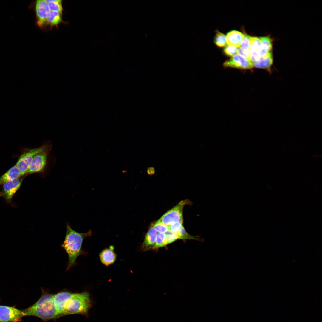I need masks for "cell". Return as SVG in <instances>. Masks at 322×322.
Instances as JSON below:
<instances>
[{
    "label": "cell",
    "instance_id": "1",
    "mask_svg": "<svg viewBox=\"0 0 322 322\" xmlns=\"http://www.w3.org/2000/svg\"><path fill=\"white\" fill-rule=\"evenodd\" d=\"M92 234L91 230L85 233H78L73 230L69 225H67L66 235L61 245L68 256L66 271L76 265L77 258L84 254L82 248L83 242L85 238L91 236Z\"/></svg>",
    "mask_w": 322,
    "mask_h": 322
},
{
    "label": "cell",
    "instance_id": "2",
    "mask_svg": "<svg viewBox=\"0 0 322 322\" xmlns=\"http://www.w3.org/2000/svg\"><path fill=\"white\" fill-rule=\"evenodd\" d=\"M54 295L42 289V295L38 300L23 310L25 316H34L44 320L60 317L54 303Z\"/></svg>",
    "mask_w": 322,
    "mask_h": 322
},
{
    "label": "cell",
    "instance_id": "3",
    "mask_svg": "<svg viewBox=\"0 0 322 322\" xmlns=\"http://www.w3.org/2000/svg\"><path fill=\"white\" fill-rule=\"evenodd\" d=\"M92 304L88 292L74 293L65 305L64 315L80 314L87 316Z\"/></svg>",
    "mask_w": 322,
    "mask_h": 322
},
{
    "label": "cell",
    "instance_id": "4",
    "mask_svg": "<svg viewBox=\"0 0 322 322\" xmlns=\"http://www.w3.org/2000/svg\"><path fill=\"white\" fill-rule=\"evenodd\" d=\"M51 148L50 143L45 144L44 148L34 157L29 165L27 174L42 172L46 165L48 154Z\"/></svg>",
    "mask_w": 322,
    "mask_h": 322
},
{
    "label": "cell",
    "instance_id": "5",
    "mask_svg": "<svg viewBox=\"0 0 322 322\" xmlns=\"http://www.w3.org/2000/svg\"><path fill=\"white\" fill-rule=\"evenodd\" d=\"M189 202L187 200L180 201L164 214L158 221L167 225L177 222L183 223V208L185 205L189 203Z\"/></svg>",
    "mask_w": 322,
    "mask_h": 322
},
{
    "label": "cell",
    "instance_id": "6",
    "mask_svg": "<svg viewBox=\"0 0 322 322\" xmlns=\"http://www.w3.org/2000/svg\"><path fill=\"white\" fill-rule=\"evenodd\" d=\"M44 145L38 148L27 150L20 156L15 165L22 176L27 174L28 167L34 157L44 148Z\"/></svg>",
    "mask_w": 322,
    "mask_h": 322
},
{
    "label": "cell",
    "instance_id": "7",
    "mask_svg": "<svg viewBox=\"0 0 322 322\" xmlns=\"http://www.w3.org/2000/svg\"><path fill=\"white\" fill-rule=\"evenodd\" d=\"M25 315L23 311L15 308L0 305V322H18Z\"/></svg>",
    "mask_w": 322,
    "mask_h": 322
},
{
    "label": "cell",
    "instance_id": "8",
    "mask_svg": "<svg viewBox=\"0 0 322 322\" xmlns=\"http://www.w3.org/2000/svg\"><path fill=\"white\" fill-rule=\"evenodd\" d=\"M22 176L3 184L0 196L3 197L8 203H11L13 196L20 188L23 179Z\"/></svg>",
    "mask_w": 322,
    "mask_h": 322
},
{
    "label": "cell",
    "instance_id": "9",
    "mask_svg": "<svg viewBox=\"0 0 322 322\" xmlns=\"http://www.w3.org/2000/svg\"><path fill=\"white\" fill-rule=\"evenodd\" d=\"M35 10L37 24L41 28L46 25L47 19L50 10L47 3L44 0H38L36 1Z\"/></svg>",
    "mask_w": 322,
    "mask_h": 322
},
{
    "label": "cell",
    "instance_id": "10",
    "mask_svg": "<svg viewBox=\"0 0 322 322\" xmlns=\"http://www.w3.org/2000/svg\"><path fill=\"white\" fill-rule=\"evenodd\" d=\"M223 65L225 67L236 68L243 69H250L253 67L252 62L250 60L238 54L235 55L230 59L226 60Z\"/></svg>",
    "mask_w": 322,
    "mask_h": 322
},
{
    "label": "cell",
    "instance_id": "11",
    "mask_svg": "<svg viewBox=\"0 0 322 322\" xmlns=\"http://www.w3.org/2000/svg\"><path fill=\"white\" fill-rule=\"evenodd\" d=\"M74 293L68 291H61L54 295L53 300L57 311L60 316L64 315L65 308L67 301Z\"/></svg>",
    "mask_w": 322,
    "mask_h": 322
},
{
    "label": "cell",
    "instance_id": "12",
    "mask_svg": "<svg viewBox=\"0 0 322 322\" xmlns=\"http://www.w3.org/2000/svg\"><path fill=\"white\" fill-rule=\"evenodd\" d=\"M157 234V232L155 230L151 224L141 246L140 250L141 251H146L153 249L155 245Z\"/></svg>",
    "mask_w": 322,
    "mask_h": 322
},
{
    "label": "cell",
    "instance_id": "13",
    "mask_svg": "<svg viewBox=\"0 0 322 322\" xmlns=\"http://www.w3.org/2000/svg\"><path fill=\"white\" fill-rule=\"evenodd\" d=\"M114 247L110 246L109 248L103 250L99 254L101 262L106 266L113 264L116 260L117 255L114 252Z\"/></svg>",
    "mask_w": 322,
    "mask_h": 322
},
{
    "label": "cell",
    "instance_id": "14",
    "mask_svg": "<svg viewBox=\"0 0 322 322\" xmlns=\"http://www.w3.org/2000/svg\"><path fill=\"white\" fill-rule=\"evenodd\" d=\"M244 36V35L240 32L235 30L231 31L227 34V43L229 46L239 47Z\"/></svg>",
    "mask_w": 322,
    "mask_h": 322
},
{
    "label": "cell",
    "instance_id": "15",
    "mask_svg": "<svg viewBox=\"0 0 322 322\" xmlns=\"http://www.w3.org/2000/svg\"><path fill=\"white\" fill-rule=\"evenodd\" d=\"M261 44L259 50V54L261 58L267 56L269 53L272 52V40L269 37L264 36L259 37Z\"/></svg>",
    "mask_w": 322,
    "mask_h": 322
},
{
    "label": "cell",
    "instance_id": "16",
    "mask_svg": "<svg viewBox=\"0 0 322 322\" xmlns=\"http://www.w3.org/2000/svg\"><path fill=\"white\" fill-rule=\"evenodd\" d=\"M22 176L18 168L15 165L0 177V185Z\"/></svg>",
    "mask_w": 322,
    "mask_h": 322
},
{
    "label": "cell",
    "instance_id": "17",
    "mask_svg": "<svg viewBox=\"0 0 322 322\" xmlns=\"http://www.w3.org/2000/svg\"><path fill=\"white\" fill-rule=\"evenodd\" d=\"M273 61L272 52L267 56L261 58L258 61L252 62L253 67L264 69H269Z\"/></svg>",
    "mask_w": 322,
    "mask_h": 322
},
{
    "label": "cell",
    "instance_id": "18",
    "mask_svg": "<svg viewBox=\"0 0 322 322\" xmlns=\"http://www.w3.org/2000/svg\"><path fill=\"white\" fill-rule=\"evenodd\" d=\"M62 14L58 12L50 11L47 19L46 25L51 27H57L62 22Z\"/></svg>",
    "mask_w": 322,
    "mask_h": 322
},
{
    "label": "cell",
    "instance_id": "19",
    "mask_svg": "<svg viewBox=\"0 0 322 322\" xmlns=\"http://www.w3.org/2000/svg\"><path fill=\"white\" fill-rule=\"evenodd\" d=\"M168 245L165 233H157L155 245L153 250H157L159 248L165 247Z\"/></svg>",
    "mask_w": 322,
    "mask_h": 322
},
{
    "label": "cell",
    "instance_id": "20",
    "mask_svg": "<svg viewBox=\"0 0 322 322\" xmlns=\"http://www.w3.org/2000/svg\"><path fill=\"white\" fill-rule=\"evenodd\" d=\"M50 11L58 12L62 14L63 8L61 0H46Z\"/></svg>",
    "mask_w": 322,
    "mask_h": 322
},
{
    "label": "cell",
    "instance_id": "21",
    "mask_svg": "<svg viewBox=\"0 0 322 322\" xmlns=\"http://www.w3.org/2000/svg\"><path fill=\"white\" fill-rule=\"evenodd\" d=\"M214 41L216 45L220 47L225 46L227 44L225 35L218 31H216Z\"/></svg>",
    "mask_w": 322,
    "mask_h": 322
},
{
    "label": "cell",
    "instance_id": "22",
    "mask_svg": "<svg viewBox=\"0 0 322 322\" xmlns=\"http://www.w3.org/2000/svg\"><path fill=\"white\" fill-rule=\"evenodd\" d=\"M151 224L155 230L158 233H165L169 230L168 225L158 220L152 223Z\"/></svg>",
    "mask_w": 322,
    "mask_h": 322
},
{
    "label": "cell",
    "instance_id": "23",
    "mask_svg": "<svg viewBox=\"0 0 322 322\" xmlns=\"http://www.w3.org/2000/svg\"><path fill=\"white\" fill-rule=\"evenodd\" d=\"M261 42L259 38L256 37H251V39L249 50L258 52L261 47Z\"/></svg>",
    "mask_w": 322,
    "mask_h": 322
},
{
    "label": "cell",
    "instance_id": "24",
    "mask_svg": "<svg viewBox=\"0 0 322 322\" xmlns=\"http://www.w3.org/2000/svg\"><path fill=\"white\" fill-rule=\"evenodd\" d=\"M168 244L171 243L179 239L177 233L169 230L165 233Z\"/></svg>",
    "mask_w": 322,
    "mask_h": 322
},
{
    "label": "cell",
    "instance_id": "25",
    "mask_svg": "<svg viewBox=\"0 0 322 322\" xmlns=\"http://www.w3.org/2000/svg\"><path fill=\"white\" fill-rule=\"evenodd\" d=\"M238 48L232 46H226L224 49V54L228 56L233 57L237 53Z\"/></svg>",
    "mask_w": 322,
    "mask_h": 322
},
{
    "label": "cell",
    "instance_id": "26",
    "mask_svg": "<svg viewBox=\"0 0 322 322\" xmlns=\"http://www.w3.org/2000/svg\"><path fill=\"white\" fill-rule=\"evenodd\" d=\"M251 36L244 34L240 46L245 49H249L250 44Z\"/></svg>",
    "mask_w": 322,
    "mask_h": 322
},
{
    "label": "cell",
    "instance_id": "27",
    "mask_svg": "<svg viewBox=\"0 0 322 322\" xmlns=\"http://www.w3.org/2000/svg\"><path fill=\"white\" fill-rule=\"evenodd\" d=\"M237 53L243 57L250 60V51L249 49H245L239 47L238 49Z\"/></svg>",
    "mask_w": 322,
    "mask_h": 322
},
{
    "label": "cell",
    "instance_id": "28",
    "mask_svg": "<svg viewBox=\"0 0 322 322\" xmlns=\"http://www.w3.org/2000/svg\"><path fill=\"white\" fill-rule=\"evenodd\" d=\"M169 230L175 232L177 233L181 229L183 226V223L179 222H175L168 225Z\"/></svg>",
    "mask_w": 322,
    "mask_h": 322
},
{
    "label": "cell",
    "instance_id": "29",
    "mask_svg": "<svg viewBox=\"0 0 322 322\" xmlns=\"http://www.w3.org/2000/svg\"><path fill=\"white\" fill-rule=\"evenodd\" d=\"M147 172L148 175H153L155 173V168L153 167H148L147 168Z\"/></svg>",
    "mask_w": 322,
    "mask_h": 322
},
{
    "label": "cell",
    "instance_id": "30",
    "mask_svg": "<svg viewBox=\"0 0 322 322\" xmlns=\"http://www.w3.org/2000/svg\"></svg>",
    "mask_w": 322,
    "mask_h": 322
}]
</instances>
